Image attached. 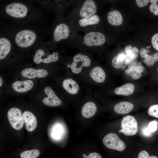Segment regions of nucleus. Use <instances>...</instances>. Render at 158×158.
<instances>
[{"mask_svg": "<svg viewBox=\"0 0 158 158\" xmlns=\"http://www.w3.org/2000/svg\"><path fill=\"white\" fill-rule=\"evenodd\" d=\"M91 63V59L88 56L78 53L74 56L71 65L68 66L70 68L73 73L78 74L81 72L83 67H89Z\"/></svg>", "mask_w": 158, "mask_h": 158, "instance_id": "obj_1", "label": "nucleus"}, {"mask_svg": "<svg viewBox=\"0 0 158 158\" xmlns=\"http://www.w3.org/2000/svg\"><path fill=\"white\" fill-rule=\"evenodd\" d=\"M104 35L98 31L87 32L84 36L82 43L88 47H96L101 46L105 42Z\"/></svg>", "mask_w": 158, "mask_h": 158, "instance_id": "obj_2", "label": "nucleus"}, {"mask_svg": "<svg viewBox=\"0 0 158 158\" xmlns=\"http://www.w3.org/2000/svg\"><path fill=\"white\" fill-rule=\"evenodd\" d=\"M36 38L35 33L30 30H24L16 35L15 40L17 44L21 47H27L31 45Z\"/></svg>", "mask_w": 158, "mask_h": 158, "instance_id": "obj_3", "label": "nucleus"}, {"mask_svg": "<svg viewBox=\"0 0 158 158\" xmlns=\"http://www.w3.org/2000/svg\"><path fill=\"white\" fill-rule=\"evenodd\" d=\"M121 130L127 136L135 135L138 129L137 122L135 118L131 115L125 116L122 118L121 123Z\"/></svg>", "mask_w": 158, "mask_h": 158, "instance_id": "obj_4", "label": "nucleus"}, {"mask_svg": "<svg viewBox=\"0 0 158 158\" xmlns=\"http://www.w3.org/2000/svg\"><path fill=\"white\" fill-rule=\"evenodd\" d=\"M103 142L104 145L109 149L122 151L125 148L124 142L116 134L110 133L104 138Z\"/></svg>", "mask_w": 158, "mask_h": 158, "instance_id": "obj_5", "label": "nucleus"}, {"mask_svg": "<svg viewBox=\"0 0 158 158\" xmlns=\"http://www.w3.org/2000/svg\"><path fill=\"white\" fill-rule=\"evenodd\" d=\"M8 120L13 128L20 130L23 127L24 121L23 114L19 109L13 107L10 109L7 113Z\"/></svg>", "mask_w": 158, "mask_h": 158, "instance_id": "obj_6", "label": "nucleus"}, {"mask_svg": "<svg viewBox=\"0 0 158 158\" xmlns=\"http://www.w3.org/2000/svg\"><path fill=\"white\" fill-rule=\"evenodd\" d=\"M6 13L10 16L16 18L25 17L28 9L24 4L19 3H13L8 5L6 8Z\"/></svg>", "mask_w": 158, "mask_h": 158, "instance_id": "obj_7", "label": "nucleus"}, {"mask_svg": "<svg viewBox=\"0 0 158 158\" xmlns=\"http://www.w3.org/2000/svg\"><path fill=\"white\" fill-rule=\"evenodd\" d=\"M97 10V6L94 0H85L80 10L79 16L81 18L88 19L96 14Z\"/></svg>", "mask_w": 158, "mask_h": 158, "instance_id": "obj_8", "label": "nucleus"}, {"mask_svg": "<svg viewBox=\"0 0 158 158\" xmlns=\"http://www.w3.org/2000/svg\"><path fill=\"white\" fill-rule=\"evenodd\" d=\"M44 91L47 96V97L44 98L42 100L43 103L45 105L52 107L59 106L61 104V101L51 88L46 87L44 89Z\"/></svg>", "mask_w": 158, "mask_h": 158, "instance_id": "obj_9", "label": "nucleus"}, {"mask_svg": "<svg viewBox=\"0 0 158 158\" xmlns=\"http://www.w3.org/2000/svg\"><path fill=\"white\" fill-rule=\"evenodd\" d=\"M69 27L66 24L62 23L58 25L56 28L54 33V38L56 42L68 39L70 34Z\"/></svg>", "mask_w": 158, "mask_h": 158, "instance_id": "obj_10", "label": "nucleus"}, {"mask_svg": "<svg viewBox=\"0 0 158 158\" xmlns=\"http://www.w3.org/2000/svg\"><path fill=\"white\" fill-rule=\"evenodd\" d=\"M24 124L26 130L32 132L36 128L37 124L36 118L31 112L25 111L23 114Z\"/></svg>", "mask_w": 158, "mask_h": 158, "instance_id": "obj_11", "label": "nucleus"}, {"mask_svg": "<svg viewBox=\"0 0 158 158\" xmlns=\"http://www.w3.org/2000/svg\"><path fill=\"white\" fill-rule=\"evenodd\" d=\"M21 74L24 77L34 79L36 77L39 78L45 77L47 75L48 73L46 70L43 69L36 70L32 68H27L22 71Z\"/></svg>", "mask_w": 158, "mask_h": 158, "instance_id": "obj_12", "label": "nucleus"}, {"mask_svg": "<svg viewBox=\"0 0 158 158\" xmlns=\"http://www.w3.org/2000/svg\"><path fill=\"white\" fill-rule=\"evenodd\" d=\"M140 57L144 59L142 62L149 67L153 66L156 62L158 61V52L149 55L146 49L143 48L140 49Z\"/></svg>", "mask_w": 158, "mask_h": 158, "instance_id": "obj_13", "label": "nucleus"}, {"mask_svg": "<svg viewBox=\"0 0 158 158\" xmlns=\"http://www.w3.org/2000/svg\"><path fill=\"white\" fill-rule=\"evenodd\" d=\"M91 78L97 83H102L105 80L106 74L103 69L100 67L96 66L92 68L89 73Z\"/></svg>", "mask_w": 158, "mask_h": 158, "instance_id": "obj_14", "label": "nucleus"}, {"mask_svg": "<svg viewBox=\"0 0 158 158\" xmlns=\"http://www.w3.org/2000/svg\"><path fill=\"white\" fill-rule=\"evenodd\" d=\"M33 85L32 81L27 80L23 81H16L13 83L12 87L15 91L19 92H24L31 89Z\"/></svg>", "mask_w": 158, "mask_h": 158, "instance_id": "obj_15", "label": "nucleus"}, {"mask_svg": "<svg viewBox=\"0 0 158 158\" xmlns=\"http://www.w3.org/2000/svg\"><path fill=\"white\" fill-rule=\"evenodd\" d=\"M62 86L68 92L73 95L77 94L79 89V87L77 82L70 78L64 80L62 83Z\"/></svg>", "mask_w": 158, "mask_h": 158, "instance_id": "obj_16", "label": "nucleus"}, {"mask_svg": "<svg viewBox=\"0 0 158 158\" xmlns=\"http://www.w3.org/2000/svg\"><path fill=\"white\" fill-rule=\"evenodd\" d=\"M97 110V107L96 104L93 102H89L85 103L83 106L81 113L84 117L89 118L95 114Z\"/></svg>", "mask_w": 158, "mask_h": 158, "instance_id": "obj_17", "label": "nucleus"}, {"mask_svg": "<svg viewBox=\"0 0 158 158\" xmlns=\"http://www.w3.org/2000/svg\"><path fill=\"white\" fill-rule=\"evenodd\" d=\"M109 23L114 26H118L122 23L123 19L121 13L118 11L115 10L109 12L107 16Z\"/></svg>", "mask_w": 158, "mask_h": 158, "instance_id": "obj_18", "label": "nucleus"}, {"mask_svg": "<svg viewBox=\"0 0 158 158\" xmlns=\"http://www.w3.org/2000/svg\"><path fill=\"white\" fill-rule=\"evenodd\" d=\"M134 106L131 102H122L116 104L114 107L115 112L119 114H127L133 109Z\"/></svg>", "mask_w": 158, "mask_h": 158, "instance_id": "obj_19", "label": "nucleus"}, {"mask_svg": "<svg viewBox=\"0 0 158 158\" xmlns=\"http://www.w3.org/2000/svg\"><path fill=\"white\" fill-rule=\"evenodd\" d=\"M126 57L124 60V63L128 64L134 60L138 56L139 50L135 47H133L131 45L127 46L125 49Z\"/></svg>", "mask_w": 158, "mask_h": 158, "instance_id": "obj_20", "label": "nucleus"}, {"mask_svg": "<svg viewBox=\"0 0 158 158\" xmlns=\"http://www.w3.org/2000/svg\"><path fill=\"white\" fill-rule=\"evenodd\" d=\"M134 89L135 87L133 84L127 83L116 88L114 92L117 95L129 96L133 93Z\"/></svg>", "mask_w": 158, "mask_h": 158, "instance_id": "obj_21", "label": "nucleus"}, {"mask_svg": "<svg viewBox=\"0 0 158 158\" xmlns=\"http://www.w3.org/2000/svg\"><path fill=\"white\" fill-rule=\"evenodd\" d=\"M11 44L6 38H1L0 39V59L5 58L10 52Z\"/></svg>", "mask_w": 158, "mask_h": 158, "instance_id": "obj_22", "label": "nucleus"}, {"mask_svg": "<svg viewBox=\"0 0 158 158\" xmlns=\"http://www.w3.org/2000/svg\"><path fill=\"white\" fill-rule=\"evenodd\" d=\"M144 67L141 65L131 66L125 71V73L131 76L134 80L139 79L142 75L141 73L144 70Z\"/></svg>", "mask_w": 158, "mask_h": 158, "instance_id": "obj_23", "label": "nucleus"}, {"mask_svg": "<svg viewBox=\"0 0 158 158\" xmlns=\"http://www.w3.org/2000/svg\"><path fill=\"white\" fill-rule=\"evenodd\" d=\"M100 21V18L97 15L95 14L87 19L81 18L78 21L79 25L82 27L96 25Z\"/></svg>", "mask_w": 158, "mask_h": 158, "instance_id": "obj_24", "label": "nucleus"}, {"mask_svg": "<svg viewBox=\"0 0 158 158\" xmlns=\"http://www.w3.org/2000/svg\"><path fill=\"white\" fill-rule=\"evenodd\" d=\"M126 57V54L123 51L118 53L112 59L111 63L113 67L116 69L121 68L123 65Z\"/></svg>", "mask_w": 158, "mask_h": 158, "instance_id": "obj_25", "label": "nucleus"}, {"mask_svg": "<svg viewBox=\"0 0 158 158\" xmlns=\"http://www.w3.org/2000/svg\"><path fill=\"white\" fill-rule=\"evenodd\" d=\"M40 152L37 149L25 150L20 154V158H37L39 156Z\"/></svg>", "mask_w": 158, "mask_h": 158, "instance_id": "obj_26", "label": "nucleus"}, {"mask_svg": "<svg viewBox=\"0 0 158 158\" xmlns=\"http://www.w3.org/2000/svg\"><path fill=\"white\" fill-rule=\"evenodd\" d=\"M59 59L57 54L54 52L53 54L47 55V57L42 59V61L45 63H49L51 62H55Z\"/></svg>", "mask_w": 158, "mask_h": 158, "instance_id": "obj_27", "label": "nucleus"}, {"mask_svg": "<svg viewBox=\"0 0 158 158\" xmlns=\"http://www.w3.org/2000/svg\"><path fill=\"white\" fill-rule=\"evenodd\" d=\"M148 113L152 117L158 118V104L150 106L148 109Z\"/></svg>", "mask_w": 158, "mask_h": 158, "instance_id": "obj_28", "label": "nucleus"}, {"mask_svg": "<svg viewBox=\"0 0 158 158\" xmlns=\"http://www.w3.org/2000/svg\"><path fill=\"white\" fill-rule=\"evenodd\" d=\"M45 54L43 51L41 49H38L34 56L33 61L36 64H39L42 62V57Z\"/></svg>", "mask_w": 158, "mask_h": 158, "instance_id": "obj_29", "label": "nucleus"}, {"mask_svg": "<svg viewBox=\"0 0 158 158\" xmlns=\"http://www.w3.org/2000/svg\"><path fill=\"white\" fill-rule=\"evenodd\" d=\"M149 1L151 3L149 7L150 11L154 15H158V5L157 4L158 0H150Z\"/></svg>", "mask_w": 158, "mask_h": 158, "instance_id": "obj_30", "label": "nucleus"}, {"mask_svg": "<svg viewBox=\"0 0 158 158\" xmlns=\"http://www.w3.org/2000/svg\"><path fill=\"white\" fill-rule=\"evenodd\" d=\"M151 133L155 131L157 128V123L156 121L150 122L147 127Z\"/></svg>", "mask_w": 158, "mask_h": 158, "instance_id": "obj_31", "label": "nucleus"}, {"mask_svg": "<svg viewBox=\"0 0 158 158\" xmlns=\"http://www.w3.org/2000/svg\"><path fill=\"white\" fill-rule=\"evenodd\" d=\"M151 42L153 47L158 51V33L155 34L152 37Z\"/></svg>", "mask_w": 158, "mask_h": 158, "instance_id": "obj_32", "label": "nucleus"}, {"mask_svg": "<svg viewBox=\"0 0 158 158\" xmlns=\"http://www.w3.org/2000/svg\"><path fill=\"white\" fill-rule=\"evenodd\" d=\"M138 158H158L155 156H150L148 153L145 150L140 152L138 154Z\"/></svg>", "mask_w": 158, "mask_h": 158, "instance_id": "obj_33", "label": "nucleus"}, {"mask_svg": "<svg viewBox=\"0 0 158 158\" xmlns=\"http://www.w3.org/2000/svg\"><path fill=\"white\" fill-rule=\"evenodd\" d=\"M83 157L85 158H102V157L99 154L96 152L91 153L88 156L84 154H83Z\"/></svg>", "mask_w": 158, "mask_h": 158, "instance_id": "obj_34", "label": "nucleus"}, {"mask_svg": "<svg viewBox=\"0 0 158 158\" xmlns=\"http://www.w3.org/2000/svg\"><path fill=\"white\" fill-rule=\"evenodd\" d=\"M137 5L140 7H144L147 5L149 3L148 0H136L135 1Z\"/></svg>", "mask_w": 158, "mask_h": 158, "instance_id": "obj_35", "label": "nucleus"}, {"mask_svg": "<svg viewBox=\"0 0 158 158\" xmlns=\"http://www.w3.org/2000/svg\"><path fill=\"white\" fill-rule=\"evenodd\" d=\"M143 132L144 135L146 136L149 135L151 133L149 130L147 128L143 130Z\"/></svg>", "mask_w": 158, "mask_h": 158, "instance_id": "obj_36", "label": "nucleus"}, {"mask_svg": "<svg viewBox=\"0 0 158 158\" xmlns=\"http://www.w3.org/2000/svg\"><path fill=\"white\" fill-rule=\"evenodd\" d=\"M3 81L1 77H0V86L1 87L3 84Z\"/></svg>", "mask_w": 158, "mask_h": 158, "instance_id": "obj_37", "label": "nucleus"}, {"mask_svg": "<svg viewBox=\"0 0 158 158\" xmlns=\"http://www.w3.org/2000/svg\"><path fill=\"white\" fill-rule=\"evenodd\" d=\"M157 71H158V68H157Z\"/></svg>", "mask_w": 158, "mask_h": 158, "instance_id": "obj_38", "label": "nucleus"}]
</instances>
